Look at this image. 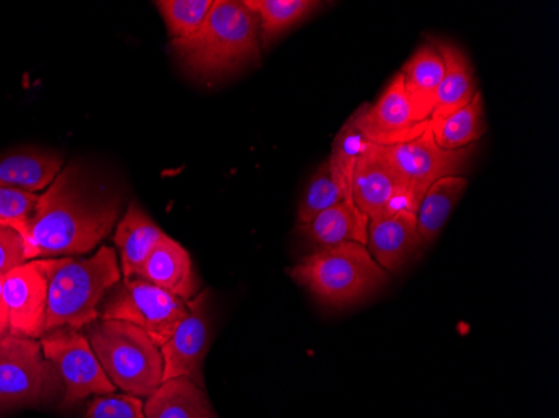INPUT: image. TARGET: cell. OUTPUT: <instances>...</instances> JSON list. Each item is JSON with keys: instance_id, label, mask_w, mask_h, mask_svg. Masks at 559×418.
I'll return each mask as SVG.
<instances>
[{"instance_id": "6da1fadb", "label": "cell", "mask_w": 559, "mask_h": 418, "mask_svg": "<svg viewBox=\"0 0 559 418\" xmlns=\"http://www.w3.org/2000/svg\"><path fill=\"white\" fill-rule=\"evenodd\" d=\"M118 213V200L91 193L78 169L66 168L40 194L24 237L27 260L94 250L111 232Z\"/></svg>"}, {"instance_id": "7a4b0ae2", "label": "cell", "mask_w": 559, "mask_h": 418, "mask_svg": "<svg viewBox=\"0 0 559 418\" xmlns=\"http://www.w3.org/2000/svg\"><path fill=\"white\" fill-rule=\"evenodd\" d=\"M260 24L245 2L215 0L197 36L173 40V49L190 74L222 77L260 59Z\"/></svg>"}, {"instance_id": "3957f363", "label": "cell", "mask_w": 559, "mask_h": 418, "mask_svg": "<svg viewBox=\"0 0 559 418\" xmlns=\"http://www.w3.org/2000/svg\"><path fill=\"white\" fill-rule=\"evenodd\" d=\"M115 248L100 247L87 260L50 261L44 335L59 329L81 330L99 319V304L121 279Z\"/></svg>"}, {"instance_id": "277c9868", "label": "cell", "mask_w": 559, "mask_h": 418, "mask_svg": "<svg viewBox=\"0 0 559 418\" xmlns=\"http://www.w3.org/2000/svg\"><path fill=\"white\" fill-rule=\"evenodd\" d=\"M292 278L326 307L345 308L366 300L388 283L367 247L344 243L319 248L290 270Z\"/></svg>"}, {"instance_id": "5b68a950", "label": "cell", "mask_w": 559, "mask_h": 418, "mask_svg": "<svg viewBox=\"0 0 559 418\" xmlns=\"http://www.w3.org/2000/svg\"><path fill=\"white\" fill-rule=\"evenodd\" d=\"M86 338L116 389L147 398L162 386V350L143 330L121 320H96L86 326Z\"/></svg>"}, {"instance_id": "8992f818", "label": "cell", "mask_w": 559, "mask_h": 418, "mask_svg": "<svg viewBox=\"0 0 559 418\" xmlns=\"http://www.w3.org/2000/svg\"><path fill=\"white\" fill-rule=\"evenodd\" d=\"M44 358L50 365L52 382L61 394L62 407L84 398L115 394L116 386L100 367L90 339L80 330L59 329L40 338Z\"/></svg>"}, {"instance_id": "52a82bcc", "label": "cell", "mask_w": 559, "mask_h": 418, "mask_svg": "<svg viewBox=\"0 0 559 418\" xmlns=\"http://www.w3.org/2000/svg\"><path fill=\"white\" fill-rule=\"evenodd\" d=\"M187 301L141 278L124 279L99 308L100 320H121L146 332L158 347L187 315Z\"/></svg>"}, {"instance_id": "ba28073f", "label": "cell", "mask_w": 559, "mask_h": 418, "mask_svg": "<svg viewBox=\"0 0 559 418\" xmlns=\"http://www.w3.org/2000/svg\"><path fill=\"white\" fill-rule=\"evenodd\" d=\"M352 201L369 222L389 218L399 213L416 215L424 194L405 181L385 158L384 150L369 144L355 165L352 178Z\"/></svg>"}, {"instance_id": "9c48e42d", "label": "cell", "mask_w": 559, "mask_h": 418, "mask_svg": "<svg viewBox=\"0 0 559 418\" xmlns=\"http://www.w3.org/2000/svg\"><path fill=\"white\" fill-rule=\"evenodd\" d=\"M52 383L39 339L17 335L0 339V411L39 404Z\"/></svg>"}, {"instance_id": "30bf717a", "label": "cell", "mask_w": 559, "mask_h": 418, "mask_svg": "<svg viewBox=\"0 0 559 418\" xmlns=\"http://www.w3.org/2000/svg\"><path fill=\"white\" fill-rule=\"evenodd\" d=\"M187 315L159 347L163 357V382L188 379L205 389L203 361L212 345L210 291H201L187 301Z\"/></svg>"}, {"instance_id": "8fae6325", "label": "cell", "mask_w": 559, "mask_h": 418, "mask_svg": "<svg viewBox=\"0 0 559 418\" xmlns=\"http://www.w3.org/2000/svg\"><path fill=\"white\" fill-rule=\"evenodd\" d=\"M395 171L426 194L432 182L449 176H461L469 168L476 144L457 151H445L436 144L430 129L427 128L419 138L397 146L382 147Z\"/></svg>"}, {"instance_id": "7c38bea8", "label": "cell", "mask_w": 559, "mask_h": 418, "mask_svg": "<svg viewBox=\"0 0 559 418\" xmlns=\"http://www.w3.org/2000/svg\"><path fill=\"white\" fill-rule=\"evenodd\" d=\"M50 261L33 260L2 276L9 335L40 339L46 323Z\"/></svg>"}, {"instance_id": "4fadbf2b", "label": "cell", "mask_w": 559, "mask_h": 418, "mask_svg": "<svg viewBox=\"0 0 559 418\" xmlns=\"http://www.w3.org/2000/svg\"><path fill=\"white\" fill-rule=\"evenodd\" d=\"M354 115L367 141L380 147L409 143L429 128V121L416 118L405 94L401 72L389 81L376 103L364 104Z\"/></svg>"}, {"instance_id": "5bb4252c", "label": "cell", "mask_w": 559, "mask_h": 418, "mask_svg": "<svg viewBox=\"0 0 559 418\" xmlns=\"http://www.w3.org/2000/svg\"><path fill=\"white\" fill-rule=\"evenodd\" d=\"M367 250L385 272L397 273L404 268L420 250L416 215L404 212L369 222Z\"/></svg>"}, {"instance_id": "9a60e30c", "label": "cell", "mask_w": 559, "mask_h": 418, "mask_svg": "<svg viewBox=\"0 0 559 418\" xmlns=\"http://www.w3.org/2000/svg\"><path fill=\"white\" fill-rule=\"evenodd\" d=\"M138 278L185 301L194 298L200 286L190 253L168 235L151 251Z\"/></svg>"}, {"instance_id": "2e32d148", "label": "cell", "mask_w": 559, "mask_h": 418, "mask_svg": "<svg viewBox=\"0 0 559 418\" xmlns=\"http://www.w3.org/2000/svg\"><path fill=\"white\" fill-rule=\"evenodd\" d=\"M404 91L419 121H430L435 112L436 96L444 77V61L438 47L429 43L423 44L414 52L413 58L405 62L401 71Z\"/></svg>"}, {"instance_id": "e0dca14e", "label": "cell", "mask_w": 559, "mask_h": 418, "mask_svg": "<svg viewBox=\"0 0 559 418\" xmlns=\"http://www.w3.org/2000/svg\"><path fill=\"white\" fill-rule=\"evenodd\" d=\"M444 61V77L436 96L435 112L430 119L444 118L460 111L476 96L477 81L473 65L464 50L444 39L430 37Z\"/></svg>"}, {"instance_id": "ac0fdd59", "label": "cell", "mask_w": 559, "mask_h": 418, "mask_svg": "<svg viewBox=\"0 0 559 418\" xmlns=\"http://www.w3.org/2000/svg\"><path fill=\"white\" fill-rule=\"evenodd\" d=\"M298 231L301 237L316 244L317 250L344 243L367 247L369 218L355 206L354 201H345L320 213L307 225L298 226Z\"/></svg>"}, {"instance_id": "d6986e66", "label": "cell", "mask_w": 559, "mask_h": 418, "mask_svg": "<svg viewBox=\"0 0 559 418\" xmlns=\"http://www.w3.org/2000/svg\"><path fill=\"white\" fill-rule=\"evenodd\" d=\"M165 237L166 232L138 204H131L115 235V244L121 251L122 278H138L151 251Z\"/></svg>"}, {"instance_id": "ffe728a7", "label": "cell", "mask_w": 559, "mask_h": 418, "mask_svg": "<svg viewBox=\"0 0 559 418\" xmlns=\"http://www.w3.org/2000/svg\"><path fill=\"white\" fill-rule=\"evenodd\" d=\"M146 418H216L205 389L188 379L163 382L144 404Z\"/></svg>"}, {"instance_id": "44dd1931", "label": "cell", "mask_w": 559, "mask_h": 418, "mask_svg": "<svg viewBox=\"0 0 559 418\" xmlns=\"http://www.w3.org/2000/svg\"><path fill=\"white\" fill-rule=\"evenodd\" d=\"M62 171V158L56 154L24 151L0 156V187L39 193L50 187Z\"/></svg>"}, {"instance_id": "7402d4cb", "label": "cell", "mask_w": 559, "mask_h": 418, "mask_svg": "<svg viewBox=\"0 0 559 418\" xmlns=\"http://www.w3.org/2000/svg\"><path fill=\"white\" fill-rule=\"evenodd\" d=\"M466 190L467 179L463 176H449L430 184L416 213L420 250L435 243Z\"/></svg>"}, {"instance_id": "603a6c76", "label": "cell", "mask_w": 559, "mask_h": 418, "mask_svg": "<svg viewBox=\"0 0 559 418\" xmlns=\"http://www.w3.org/2000/svg\"><path fill=\"white\" fill-rule=\"evenodd\" d=\"M429 129L436 144L445 151L463 150L476 144L486 133L483 93L477 91L473 100L460 111L444 118L430 119Z\"/></svg>"}, {"instance_id": "cb8c5ba5", "label": "cell", "mask_w": 559, "mask_h": 418, "mask_svg": "<svg viewBox=\"0 0 559 418\" xmlns=\"http://www.w3.org/2000/svg\"><path fill=\"white\" fill-rule=\"evenodd\" d=\"M245 5L259 17L260 39L269 46L322 4L316 0H245Z\"/></svg>"}, {"instance_id": "d4e9b609", "label": "cell", "mask_w": 559, "mask_h": 418, "mask_svg": "<svg viewBox=\"0 0 559 418\" xmlns=\"http://www.w3.org/2000/svg\"><path fill=\"white\" fill-rule=\"evenodd\" d=\"M345 201H352V198L341 187V182L330 169L329 159H325L313 172L309 184L305 188L304 196H301L300 204H298V223L307 225L320 213L345 203Z\"/></svg>"}, {"instance_id": "484cf974", "label": "cell", "mask_w": 559, "mask_h": 418, "mask_svg": "<svg viewBox=\"0 0 559 418\" xmlns=\"http://www.w3.org/2000/svg\"><path fill=\"white\" fill-rule=\"evenodd\" d=\"M369 141L364 136L362 129L359 128V122L355 115L345 121L335 136L334 144H332V154H330L329 165L335 178L341 182V187L347 191L348 196L352 198L350 187L352 178H354L355 165L359 162L364 151L369 147Z\"/></svg>"}, {"instance_id": "4316f807", "label": "cell", "mask_w": 559, "mask_h": 418, "mask_svg": "<svg viewBox=\"0 0 559 418\" xmlns=\"http://www.w3.org/2000/svg\"><path fill=\"white\" fill-rule=\"evenodd\" d=\"M215 0H162L156 2L173 40L197 36L205 24Z\"/></svg>"}, {"instance_id": "83f0119b", "label": "cell", "mask_w": 559, "mask_h": 418, "mask_svg": "<svg viewBox=\"0 0 559 418\" xmlns=\"http://www.w3.org/2000/svg\"><path fill=\"white\" fill-rule=\"evenodd\" d=\"M39 200L40 194L0 187V223L11 226L24 238L36 215Z\"/></svg>"}, {"instance_id": "f1b7e54d", "label": "cell", "mask_w": 559, "mask_h": 418, "mask_svg": "<svg viewBox=\"0 0 559 418\" xmlns=\"http://www.w3.org/2000/svg\"><path fill=\"white\" fill-rule=\"evenodd\" d=\"M83 418H146L144 404L134 395H97L87 404Z\"/></svg>"}, {"instance_id": "f546056e", "label": "cell", "mask_w": 559, "mask_h": 418, "mask_svg": "<svg viewBox=\"0 0 559 418\" xmlns=\"http://www.w3.org/2000/svg\"><path fill=\"white\" fill-rule=\"evenodd\" d=\"M27 261L24 238L11 226L0 223V278Z\"/></svg>"}, {"instance_id": "4dcf8cb0", "label": "cell", "mask_w": 559, "mask_h": 418, "mask_svg": "<svg viewBox=\"0 0 559 418\" xmlns=\"http://www.w3.org/2000/svg\"><path fill=\"white\" fill-rule=\"evenodd\" d=\"M9 335V313L2 295V278H0V339Z\"/></svg>"}]
</instances>
